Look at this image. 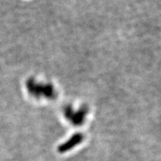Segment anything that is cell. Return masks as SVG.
<instances>
[{
    "instance_id": "cell-1",
    "label": "cell",
    "mask_w": 161,
    "mask_h": 161,
    "mask_svg": "<svg viewBox=\"0 0 161 161\" xmlns=\"http://www.w3.org/2000/svg\"><path fill=\"white\" fill-rule=\"evenodd\" d=\"M28 89L31 94L38 97L39 95H44L47 98H52L55 95V92L52 85H37L32 80H29L27 84Z\"/></svg>"
},
{
    "instance_id": "cell-2",
    "label": "cell",
    "mask_w": 161,
    "mask_h": 161,
    "mask_svg": "<svg viewBox=\"0 0 161 161\" xmlns=\"http://www.w3.org/2000/svg\"><path fill=\"white\" fill-rule=\"evenodd\" d=\"M83 140V136L80 134H75L72 137L69 139L67 142L65 143L62 144L61 146L58 147V152L60 153H64L71 149V148H74L75 146H77L80 143L81 141Z\"/></svg>"
},
{
    "instance_id": "cell-3",
    "label": "cell",
    "mask_w": 161,
    "mask_h": 161,
    "mask_svg": "<svg viewBox=\"0 0 161 161\" xmlns=\"http://www.w3.org/2000/svg\"><path fill=\"white\" fill-rule=\"evenodd\" d=\"M86 113V110L84 108V109L80 110L78 112L73 113V114H71L67 112H65V114L66 115V117L69 118V119L71 120L72 123L75 125H80L83 122L84 116H85Z\"/></svg>"
}]
</instances>
